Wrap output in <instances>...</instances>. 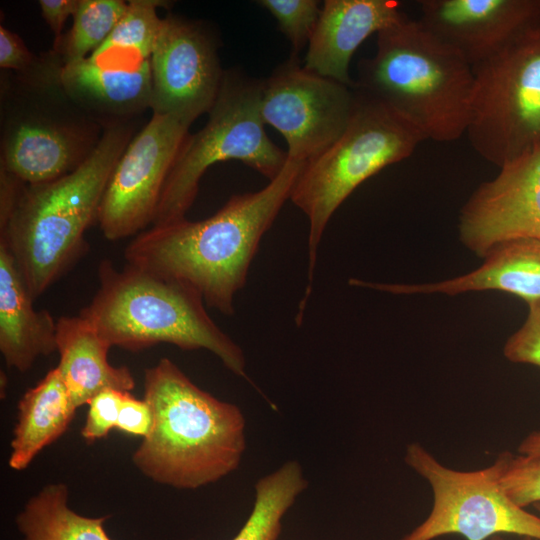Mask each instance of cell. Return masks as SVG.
<instances>
[{"mask_svg": "<svg viewBox=\"0 0 540 540\" xmlns=\"http://www.w3.org/2000/svg\"><path fill=\"white\" fill-rule=\"evenodd\" d=\"M397 0H326L308 43L303 66L353 86L349 65L358 47L372 34L406 14Z\"/></svg>", "mask_w": 540, "mask_h": 540, "instance_id": "cell-17", "label": "cell"}, {"mask_svg": "<svg viewBox=\"0 0 540 540\" xmlns=\"http://www.w3.org/2000/svg\"><path fill=\"white\" fill-rule=\"evenodd\" d=\"M16 33L0 26V67L15 73H28L40 62Z\"/></svg>", "mask_w": 540, "mask_h": 540, "instance_id": "cell-30", "label": "cell"}, {"mask_svg": "<svg viewBox=\"0 0 540 540\" xmlns=\"http://www.w3.org/2000/svg\"><path fill=\"white\" fill-rule=\"evenodd\" d=\"M358 99L349 86L306 69L291 56L261 80L260 112L287 143V157L307 162L344 133Z\"/></svg>", "mask_w": 540, "mask_h": 540, "instance_id": "cell-11", "label": "cell"}, {"mask_svg": "<svg viewBox=\"0 0 540 540\" xmlns=\"http://www.w3.org/2000/svg\"><path fill=\"white\" fill-rule=\"evenodd\" d=\"M98 277L99 288L80 315L111 347L138 351L169 343L206 349L246 378L243 350L212 320L195 289L131 265L117 270L110 260L101 261Z\"/></svg>", "mask_w": 540, "mask_h": 540, "instance_id": "cell-5", "label": "cell"}, {"mask_svg": "<svg viewBox=\"0 0 540 540\" xmlns=\"http://www.w3.org/2000/svg\"><path fill=\"white\" fill-rule=\"evenodd\" d=\"M261 7L277 20L280 30L292 46V56H297L309 40L318 22L321 7L316 0H259Z\"/></svg>", "mask_w": 540, "mask_h": 540, "instance_id": "cell-26", "label": "cell"}, {"mask_svg": "<svg viewBox=\"0 0 540 540\" xmlns=\"http://www.w3.org/2000/svg\"><path fill=\"white\" fill-rule=\"evenodd\" d=\"M467 137L500 168L540 143V25L473 68Z\"/></svg>", "mask_w": 540, "mask_h": 540, "instance_id": "cell-9", "label": "cell"}, {"mask_svg": "<svg viewBox=\"0 0 540 540\" xmlns=\"http://www.w3.org/2000/svg\"><path fill=\"white\" fill-rule=\"evenodd\" d=\"M150 67L153 114L170 115L188 125L213 107L225 74L210 32L196 21L171 14L163 18Z\"/></svg>", "mask_w": 540, "mask_h": 540, "instance_id": "cell-13", "label": "cell"}, {"mask_svg": "<svg viewBox=\"0 0 540 540\" xmlns=\"http://www.w3.org/2000/svg\"><path fill=\"white\" fill-rule=\"evenodd\" d=\"M475 270L461 276L425 284H378L367 287L392 294H446L497 290L522 298L540 299V240L519 239L492 249Z\"/></svg>", "mask_w": 540, "mask_h": 540, "instance_id": "cell-18", "label": "cell"}, {"mask_svg": "<svg viewBox=\"0 0 540 540\" xmlns=\"http://www.w3.org/2000/svg\"><path fill=\"white\" fill-rule=\"evenodd\" d=\"M64 483L44 486L16 517L24 540H112L104 528L108 516L86 517L68 505Z\"/></svg>", "mask_w": 540, "mask_h": 540, "instance_id": "cell-22", "label": "cell"}, {"mask_svg": "<svg viewBox=\"0 0 540 540\" xmlns=\"http://www.w3.org/2000/svg\"><path fill=\"white\" fill-rule=\"evenodd\" d=\"M301 464L290 460L255 484L252 511L232 540H277L282 519L307 488Z\"/></svg>", "mask_w": 540, "mask_h": 540, "instance_id": "cell-23", "label": "cell"}, {"mask_svg": "<svg viewBox=\"0 0 540 540\" xmlns=\"http://www.w3.org/2000/svg\"><path fill=\"white\" fill-rule=\"evenodd\" d=\"M357 90L356 108L346 130L323 153L304 163L291 192L290 200L309 223V285L302 308L311 293L318 247L333 214L364 181L407 159L425 141L384 103Z\"/></svg>", "mask_w": 540, "mask_h": 540, "instance_id": "cell-7", "label": "cell"}, {"mask_svg": "<svg viewBox=\"0 0 540 540\" xmlns=\"http://www.w3.org/2000/svg\"><path fill=\"white\" fill-rule=\"evenodd\" d=\"M60 80L71 100L104 129L151 107L150 59L130 50L108 49L63 64Z\"/></svg>", "mask_w": 540, "mask_h": 540, "instance_id": "cell-16", "label": "cell"}, {"mask_svg": "<svg viewBox=\"0 0 540 540\" xmlns=\"http://www.w3.org/2000/svg\"><path fill=\"white\" fill-rule=\"evenodd\" d=\"M510 454H499L485 468L460 471L444 466L421 444H409L405 463L429 483L433 506L426 519L400 540H434L450 534L486 540L503 533L540 540V516L516 505L501 485Z\"/></svg>", "mask_w": 540, "mask_h": 540, "instance_id": "cell-10", "label": "cell"}, {"mask_svg": "<svg viewBox=\"0 0 540 540\" xmlns=\"http://www.w3.org/2000/svg\"><path fill=\"white\" fill-rule=\"evenodd\" d=\"M17 408L8 465L21 471L65 433L77 408L57 367L23 394Z\"/></svg>", "mask_w": 540, "mask_h": 540, "instance_id": "cell-21", "label": "cell"}, {"mask_svg": "<svg viewBox=\"0 0 540 540\" xmlns=\"http://www.w3.org/2000/svg\"><path fill=\"white\" fill-rule=\"evenodd\" d=\"M56 366L78 409L105 389L131 392L135 379L126 366L115 367L108 361L111 345L83 316H62L57 320Z\"/></svg>", "mask_w": 540, "mask_h": 540, "instance_id": "cell-20", "label": "cell"}, {"mask_svg": "<svg viewBox=\"0 0 540 540\" xmlns=\"http://www.w3.org/2000/svg\"><path fill=\"white\" fill-rule=\"evenodd\" d=\"M489 540H505L501 534H498V535H494L492 536L491 538H489ZM523 540H536L534 538H531V537H525Z\"/></svg>", "mask_w": 540, "mask_h": 540, "instance_id": "cell-34", "label": "cell"}, {"mask_svg": "<svg viewBox=\"0 0 540 540\" xmlns=\"http://www.w3.org/2000/svg\"><path fill=\"white\" fill-rule=\"evenodd\" d=\"M153 414L146 400L137 399L131 392H124L116 429L145 438L151 431Z\"/></svg>", "mask_w": 540, "mask_h": 540, "instance_id": "cell-31", "label": "cell"}, {"mask_svg": "<svg viewBox=\"0 0 540 540\" xmlns=\"http://www.w3.org/2000/svg\"><path fill=\"white\" fill-rule=\"evenodd\" d=\"M508 497L525 508L540 502V453L510 454L500 478Z\"/></svg>", "mask_w": 540, "mask_h": 540, "instance_id": "cell-27", "label": "cell"}, {"mask_svg": "<svg viewBox=\"0 0 540 540\" xmlns=\"http://www.w3.org/2000/svg\"><path fill=\"white\" fill-rule=\"evenodd\" d=\"M355 84L425 140L453 142L466 134L473 68L419 19L405 15L377 34L376 52L359 62Z\"/></svg>", "mask_w": 540, "mask_h": 540, "instance_id": "cell-4", "label": "cell"}, {"mask_svg": "<svg viewBox=\"0 0 540 540\" xmlns=\"http://www.w3.org/2000/svg\"><path fill=\"white\" fill-rule=\"evenodd\" d=\"M533 506H534V508H535V509H536V510L538 511V513H539V516H540V502H539V503H536V504H534Z\"/></svg>", "mask_w": 540, "mask_h": 540, "instance_id": "cell-35", "label": "cell"}, {"mask_svg": "<svg viewBox=\"0 0 540 540\" xmlns=\"http://www.w3.org/2000/svg\"><path fill=\"white\" fill-rule=\"evenodd\" d=\"M458 233L480 258L505 242L540 240V143L475 189L460 210Z\"/></svg>", "mask_w": 540, "mask_h": 540, "instance_id": "cell-14", "label": "cell"}, {"mask_svg": "<svg viewBox=\"0 0 540 540\" xmlns=\"http://www.w3.org/2000/svg\"><path fill=\"white\" fill-rule=\"evenodd\" d=\"M527 305L526 319L505 342L503 354L510 362L540 367V299Z\"/></svg>", "mask_w": 540, "mask_h": 540, "instance_id": "cell-28", "label": "cell"}, {"mask_svg": "<svg viewBox=\"0 0 540 540\" xmlns=\"http://www.w3.org/2000/svg\"><path fill=\"white\" fill-rule=\"evenodd\" d=\"M131 122L106 127L91 155L57 179L0 190V240L14 256L29 294H43L84 252L112 172L133 138Z\"/></svg>", "mask_w": 540, "mask_h": 540, "instance_id": "cell-2", "label": "cell"}, {"mask_svg": "<svg viewBox=\"0 0 540 540\" xmlns=\"http://www.w3.org/2000/svg\"><path fill=\"white\" fill-rule=\"evenodd\" d=\"M165 5V1L159 0L129 1L111 34L92 55L114 48L130 50L150 59L163 25L157 7Z\"/></svg>", "mask_w": 540, "mask_h": 540, "instance_id": "cell-25", "label": "cell"}, {"mask_svg": "<svg viewBox=\"0 0 540 540\" xmlns=\"http://www.w3.org/2000/svg\"><path fill=\"white\" fill-rule=\"evenodd\" d=\"M16 260L0 240V351L8 367L29 370L36 359L57 351V321L33 307Z\"/></svg>", "mask_w": 540, "mask_h": 540, "instance_id": "cell-19", "label": "cell"}, {"mask_svg": "<svg viewBox=\"0 0 540 540\" xmlns=\"http://www.w3.org/2000/svg\"><path fill=\"white\" fill-rule=\"evenodd\" d=\"M261 80L232 69L223 82L206 125L185 138L165 180L152 226L185 218L199 182L213 164L239 160L269 181L287 161V153L267 136L260 112Z\"/></svg>", "mask_w": 540, "mask_h": 540, "instance_id": "cell-8", "label": "cell"}, {"mask_svg": "<svg viewBox=\"0 0 540 540\" xmlns=\"http://www.w3.org/2000/svg\"><path fill=\"white\" fill-rule=\"evenodd\" d=\"M123 391L105 389L88 402V412L81 436L88 443L105 438L116 428Z\"/></svg>", "mask_w": 540, "mask_h": 540, "instance_id": "cell-29", "label": "cell"}, {"mask_svg": "<svg viewBox=\"0 0 540 540\" xmlns=\"http://www.w3.org/2000/svg\"><path fill=\"white\" fill-rule=\"evenodd\" d=\"M79 0H40L41 13L58 40L63 34V26L70 16H74Z\"/></svg>", "mask_w": 540, "mask_h": 540, "instance_id": "cell-32", "label": "cell"}, {"mask_svg": "<svg viewBox=\"0 0 540 540\" xmlns=\"http://www.w3.org/2000/svg\"><path fill=\"white\" fill-rule=\"evenodd\" d=\"M419 20L472 68L540 25V0H421Z\"/></svg>", "mask_w": 540, "mask_h": 540, "instance_id": "cell-15", "label": "cell"}, {"mask_svg": "<svg viewBox=\"0 0 540 540\" xmlns=\"http://www.w3.org/2000/svg\"><path fill=\"white\" fill-rule=\"evenodd\" d=\"M303 165L287 157L264 188L233 195L214 215L142 231L125 248L128 265L185 283L205 304L232 315L260 241L290 200Z\"/></svg>", "mask_w": 540, "mask_h": 540, "instance_id": "cell-1", "label": "cell"}, {"mask_svg": "<svg viewBox=\"0 0 540 540\" xmlns=\"http://www.w3.org/2000/svg\"><path fill=\"white\" fill-rule=\"evenodd\" d=\"M127 6L122 0H79L71 29L54 40L52 51L63 64L88 58L108 38Z\"/></svg>", "mask_w": 540, "mask_h": 540, "instance_id": "cell-24", "label": "cell"}, {"mask_svg": "<svg viewBox=\"0 0 540 540\" xmlns=\"http://www.w3.org/2000/svg\"><path fill=\"white\" fill-rule=\"evenodd\" d=\"M519 454L540 453V430L530 433L518 447Z\"/></svg>", "mask_w": 540, "mask_h": 540, "instance_id": "cell-33", "label": "cell"}, {"mask_svg": "<svg viewBox=\"0 0 540 540\" xmlns=\"http://www.w3.org/2000/svg\"><path fill=\"white\" fill-rule=\"evenodd\" d=\"M144 399L153 425L132 462L146 477L177 489H197L239 467L246 421L237 405L199 388L168 358L145 370Z\"/></svg>", "mask_w": 540, "mask_h": 540, "instance_id": "cell-3", "label": "cell"}, {"mask_svg": "<svg viewBox=\"0 0 540 540\" xmlns=\"http://www.w3.org/2000/svg\"><path fill=\"white\" fill-rule=\"evenodd\" d=\"M62 66L50 51L28 73H1L0 169L26 184L48 182L75 170L104 131L65 92Z\"/></svg>", "mask_w": 540, "mask_h": 540, "instance_id": "cell-6", "label": "cell"}, {"mask_svg": "<svg viewBox=\"0 0 540 540\" xmlns=\"http://www.w3.org/2000/svg\"><path fill=\"white\" fill-rule=\"evenodd\" d=\"M189 127L173 116L152 114L129 142L99 208L97 221L108 240L128 237L152 224L165 180Z\"/></svg>", "mask_w": 540, "mask_h": 540, "instance_id": "cell-12", "label": "cell"}]
</instances>
